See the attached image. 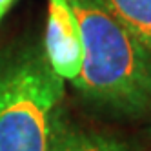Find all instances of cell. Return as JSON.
<instances>
[{
    "instance_id": "277c9868",
    "label": "cell",
    "mask_w": 151,
    "mask_h": 151,
    "mask_svg": "<svg viewBox=\"0 0 151 151\" xmlns=\"http://www.w3.org/2000/svg\"><path fill=\"white\" fill-rule=\"evenodd\" d=\"M47 151H133V149L124 140H118L111 135L68 126L60 116H57Z\"/></svg>"
},
{
    "instance_id": "3957f363",
    "label": "cell",
    "mask_w": 151,
    "mask_h": 151,
    "mask_svg": "<svg viewBox=\"0 0 151 151\" xmlns=\"http://www.w3.org/2000/svg\"><path fill=\"white\" fill-rule=\"evenodd\" d=\"M44 55L62 80H75L82 68V33L69 0H47Z\"/></svg>"
},
{
    "instance_id": "7a4b0ae2",
    "label": "cell",
    "mask_w": 151,
    "mask_h": 151,
    "mask_svg": "<svg viewBox=\"0 0 151 151\" xmlns=\"http://www.w3.org/2000/svg\"><path fill=\"white\" fill-rule=\"evenodd\" d=\"M64 96V80L44 47L0 53V151H47Z\"/></svg>"
},
{
    "instance_id": "6da1fadb",
    "label": "cell",
    "mask_w": 151,
    "mask_h": 151,
    "mask_svg": "<svg viewBox=\"0 0 151 151\" xmlns=\"http://www.w3.org/2000/svg\"><path fill=\"white\" fill-rule=\"evenodd\" d=\"M82 33L73 86L89 102L126 116L151 109V51L120 24L106 0H69Z\"/></svg>"
},
{
    "instance_id": "5b68a950",
    "label": "cell",
    "mask_w": 151,
    "mask_h": 151,
    "mask_svg": "<svg viewBox=\"0 0 151 151\" xmlns=\"http://www.w3.org/2000/svg\"><path fill=\"white\" fill-rule=\"evenodd\" d=\"M113 15L151 51V0H106Z\"/></svg>"
},
{
    "instance_id": "8992f818",
    "label": "cell",
    "mask_w": 151,
    "mask_h": 151,
    "mask_svg": "<svg viewBox=\"0 0 151 151\" xmlns=\"http://www.w3.org/2000/svg\"><path fill=\"white\" fill-rule=\"evenodd\" d=\"M15 4V0H0V20L4 18V15L7 13V9Z\"/></svg>"
}]
</instances>
